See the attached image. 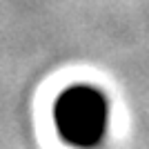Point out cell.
I'll return each mask as SVG.
<instances>
[{
    "mask_svg": "<svg viewBox=\"0 0 149 149\" xmlns=\"http://www.w3.org/2000/svg\"><path fill=\"white\" fill-rule=\"evenodd\" d=\"M60 138L71 147L93 149L102 143L109 125V102L91 85H74L60 93L54 107Z\"/></svg>",
    "mask_w": 149,
    "mask_h": 149,
    "instance_id": "6da1fadb",
    "label": "cell"
}]
</instances>
